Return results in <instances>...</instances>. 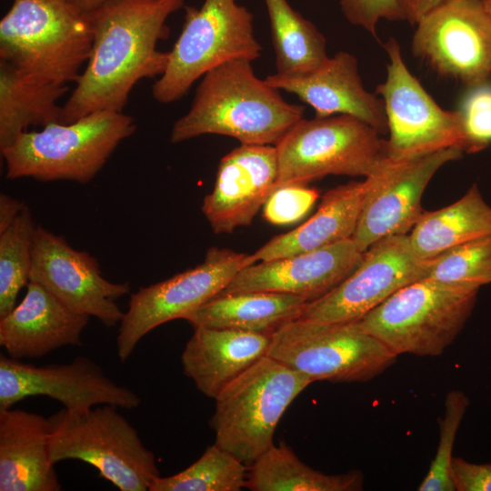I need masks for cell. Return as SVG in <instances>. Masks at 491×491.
I'll use <instances>...</instances> for the list:
<instances>
[{"label": "cell", "instance_id": "7", "mask_svg": "<svg viewBox=\"0 0 491 491\" xmlns=\"http://www.w3.org/2000/svg\"><path fill=\"white\" fill-rule=\"evenodd\" d=\"M313 381L265 356L215 398V443L252 464L274 445V434L293 400Z\"/></svg>", "mask_w": 491, "mask_h": 491}, {"label": "cell", "instance_id": "26", "mask_svg": "<svg viewBox=\"0 0 491 491\" xmlns=\"http://www.w3.org/2000/svg\"><path fill=\"white\" fill-rule=\"evenodd\" d=\"M68 85L28 75L0 60V150L30 125L60 123V98Z\"/></svg>", "mask_w": 491, "mask_h": 491}, {"label": "cell", "instance_id": "18", "mask_svg": "<svg viewBox=\"0 0 491 491\" xmlns=\"http://www.w3.org/2000/svg\"><path fill=\"white\" fill-rule=\"evenodd\" d=\"M277 175L275 145L241 144L224 155L201 207L214 233L249 225L276 189Z\"/></svg>", "mask_w": 491, "mask_h": 491}, {"label": "cell", "instance_id": "5", "mask_svg": "<svg viewBox=\"0 0 491 491\" xmlns=\"http://www.w3.org/2000/svg\"><path fill=\"white\" fill-rule=\"evenodd\" d=\"M478 291L423 278L402 287L356 323L397 356H438L464 328Z\"/></svg>", "mask_w": 491, "mask_h": 491}, {"label": "cell", "instance_id": "39", "mask_svg": "<svg viewBox=\"0 0 491 491\" xmlns=\"http://www.w3.org/2000/svg\"><path fill=\"white\" fill-rule=\"evenodd\" d=\"M105 0H71L80 11L89 13L99 6Z\"/></svg>", "mask_w": 491, "mask_h": 491}, {"label": "cell", "instance_id": "11", "mask_svg": "<svg viewBox=\"0 0 491 491\" xmlns=\"http://www.w3.org/2000/svg\"><path fill=\"white\" fill-rule=\"evenodd\" d=\"M384 49L389 59L386 77L375 93L385 105L389 159L406 162L450 147L465 152L458 110H445L436 104L406 65L395 38L388 39Z\"/></svg>", "mask_w": 491, "mask_h": 491}, {"label": "cell", "instance_id": "23", "mask_svg": "<svg viewBox=\"0 0 491 491\" xmlns=\"http://www.w3.org/2000/svg\"><path fill=\"white\" fill-rule=\"evenodd\" d=\"M379 171L363 181L327 191L308 220L292 231L274 236L253 253L256 263L316 250L352 238Z\"/></svg>", "mask_w": 491, "mask_h": 491}, {"label": "cell", "instance_id": "24", "mask_svg": "<svg viewBox=\"0 0 491 491\" xmlns=\"http://www.w3.org/2000/svg\"><path fill=\"white\" fill-rule=\"evenodd\" d=\"M271 335L196 326L182 353L184 373L215 399L234 379L266 356Z\"/></svg>", "mask_w": 491, "mask_h": 491}, {"label": "cell", "instance_id": "28", "mask_svg": "<svg viewBox=\"0 0 491 491\" xmlns=\"http://www.w3.org/2000/svg\"><path fill=\"white\" fill-rule=\"evenodd\" d=\"M363 486L361 471L327 475L315 470L283 442L252 463L245 484L252 491H358Z\"/></svg>", "mask_w": 491, "mask_h": 491}, {"label": "cell", "instance_id": "1", "mask_svg": "<svg viewBox=\"0 0 491 491\" xmlns=\"http://www.w3.org/2000/svg\"><path fill=\"white\" fill-rule=\"evenodd\" d=\"M185 5V0H105L87 13L92 49L62 105L60 123L97 111L123 112L140 80L162 75L168 52L158 50L157 45L169 36V16Z\"/></svg>", "mask_w": 491, "mask_h": 491}, {"label": "cell", "instance_id": "35", "mask_svg": "<svg viewBox=\"0 0 491 491\" xmlns=\"http://www.w3.org/2000/svg\"><path fill=\"white\" fill-rule=\"evenodd\" d=\"M319 196L315 188L303 184H288L276 187L263 205L266 221L286 225L301 220L313 207Z\"/></svg>", "mask_w": 491, "mask_h": 491}, {"label": "cell", "instance_id": "16", "mask_svg": "<svg viewBox=\"0 0 491 491\" xmlns=\"http://www.w3.org/2000/svg\"><path fill=\"white\" fill-rule=\"evenodd\" d=\"M30 281L73 311L94 316L107 327L121 322L124 313L115 301L130 291L128 282L105 279L89 253L74 249L63 236L40 225L34 233Z\"/></svg>", "mask_w": 491, "mask_h": 491}, {"label": "cell", "instance_id": "13", "mask_svg": "<svg viewBox=\"0 0 491 491\" xmlns=\"http://www.w3.org/2000/svg\"><path fill=\"white\" fill-rule=\"evenodd\" d=\"M412 51L471 88L491 76V16L482 0H447L417 24Z\"/></svg>", "mask_w": 491, "mask_h": 491}, {"label": "cell", "instance_id": "21", "mask_svg": "<svg viewBox=\"0 0 491 491\" xmlns=\"http://www.w3.org/2000/svg\"><path fill=\"white\" fill-rule=\"evenodd\" d=\"M89 318L29 281L23 300L0 317V345L12 358H39L65 346L81 345Z\"/></svg>", "mask_w": 491, "mask_h": 491}, {"label": "cell", "instance_id": "32", "mask_svg": "<svg viewBox=\"0 0 491 491\" xmlns=\"http://www.w3.org/2000/svg\"><path fill=\"white\" fill-rule=\"evenodd\" d=\"M424 278L475 289L491 284V235L461 245L428 260Z\"/></svg>", "mask_w": 491, "mask_h": 491}, {"label": "cell", "instance_id": "33", "mask_svg": "<svg viewBox=\"0 0 491 491\" xmlns=\"http://www.w3.org/2000/svg\"><path fill=\"white\" fill-rule=\"evenodd\" d=\"M469 406L465 393L452 390L445 400V414L439 422L438 446L418 491H455L452 480L453 447L458 428Z\"/></svg>", "mask_w": 491, "mask_h": 491}, {"label": "cell", "instance_id": "29", "mask_svg": "<svg viewBox=\"0 0 491 491\" xmlns=\"http://www.w3.org/2000/svg\"><path fill=\"white\" fill-rule=\"evenodd\" d=\"M270 21L276 74L300 75L319 68L327 59L326 39L287 0H264Z\"/></svg>", "mask_w": 491, "mask_h": 491}, {"label": "cell", "instance_id": "38", "mask_svg": "<svg viewBox=\"0 0 491 491\" xmlns=\"http://www.w3.org/2000/svg\"><path fill=\"white\" fill-rule=\"evenodd\" d=\"M25 206L23 202L6 195H0V233L8 228Z\"/></svg>", "mask_w": 491, "mask_h": 491}, {"label": "cell", "instance_id": "2", "mask_svg": "<svg viewBox=\"0 0 491 491\" xmlns=\"http://www.w3.org/2000/svg\"><path fill=\"white\" fill-rule=\"evenodd\" d=\"M305 112L258 78L251 61L235 59L201 77L188 112L172 126L170 141L220 135L244 145H276Z\"/></svg>", "mask_w": 491, "mask_h": 491}, {"label": "cell", "instance_id": "36", "mask_svg": "<svg viewBox=\"0 0 491 491\" xmlns=\"http://www.w3.org/2000/svg\"><path fill=\"white\" fill-rule=\"evenodd\" d=\"M339 5L349 24L373 35L381 20H402L396 0H339Z\"/></svg>", "mask_w": 491, "mask_h": 491}, {"label": "cell", "instance_id": "15", "mask_svg": "<svg viewBox=\"0 0 491 491\" xmlns=\"http://www.w3.org/2000/svg\"><path fill=\"white\" fill-rule=\"evenodd\" d=\"M34 396H48L75 412L99 405L135 409L141 403L135 392L112 381L87 356H76L66 364L36 366L1 354L0 410Z\"/></svg>", "mask_w": 491, "mask_h": 491}, {"label": "cell", "instance_id": "17", "mask_svg": "<svg viewBox=\"0 0 491 491\" xmlns=\"http://www.w3.org/2000/svg\"><path fill=\"white\" fill-rule=\"evenodd\" d=\"M463 153L450 147L406 162L391 160L384 166L352 237L359 249L365 252L383 238L408 235L424 212L421 199L426 185L443 165Z\"/></svg>", "mask_w": 491, "mask_h": 491}, {"label": "cell", "instance_id": "19", "mask_svg": "<svg viewBox=\"0 0 491 491\" xmlns=\"http://www.w3.org/2000/svg\"><path fill=\"white\" fill-rule=\"evenodd\" d=\"M364 252L353 238L291 256L261 261L241 269L220 294L264 291L315 301L344 281Z\"/></svg>", "mask_w": 491, "mask_h": 491}, {"label": "cell", "instance_id": "22", "mask_svg": "<svg viewBox=\"0 0 491 491\" xmlns=\"http://www.w3.org/2000/svg\"><path fill=\"white\" fill-rule=\"evenodd\" d=\"M48 418L22 409L0 410V490L59 491L50 459Z\"/></svg>", "mask_w": 491, "mask_h": 491}, {"label": "cell", "instance_id": "9", "mask_svg": "<svg viewBox=\"0 0 491 491\" xmlns=\"http://www.w3.org/2000/svg\"><path fill=\"white\" fill-rule=\"evenodd\" d=\"M366 122L348 115L299 120L275 145L276 187L306 185L328 175L368 177L391 160L386 141Z\"/></svg>", "mask_w": 491, "mask_h": 491}, {"label": "cell", "instance_id": "6", "mask_svg": "<svg viewBox=\"0 0 491 491\" xmlns=\"http://www.w3.org/2000/svg\"><path fill=\"white\" fill-rule=\"evenodd\" d=\"M117 408H63L49 416L51 462L80 460L121 491L149 490L160 476L155 455Z\"/></svg>", "mask_w": 491, "mask_h": 491}, {"label": "cell", "instance_id": "37", "mask_svg": "<svg viewBox=\"0 0 491 491\" xmlns=\"http://www.w3.org/2000/svg\"><path fill=\"white\" fill-rule=\"evenodd\" d=\"M447 0H396L402 20L416 25L425 15Z\"/></svg>", "mask_w": 491, "mask_h": 491}, {"label": "cell", "instance_id": "31", "mask_svg": "<svg viewBox=\"0 0 491 491\" xmlns=\"http://www.w3.org/2000/svg\"><path fill=\"white\" fill-rule=\"evenodd\" d=\"M35 227L25 205L13 224L0 233V317L15 306L19 292L30 281Z\"/></svg>", "mask_w": 491, "mask_h": 491}, {"label": "cell", "instance_id": "8", "mask_svg": "<svg viewBox=\"0 0 491 491\" xmlns=\"http://www.w3.org/2000/svg\"><path fill=\"white\" fill-rule=\"evenodd\" d=\"M181 33L168 52L165 71L152 86L162 104L181 99L211 69L235 59H258L254 15L237 0H205L201 7L185 5Z\"/></svg>", "mask_w": 491, "mask_h": 491}, {"label": "cell", "instance_id": "4", "mask_svg": "<svg viewBox=\"0 0 491 491\" xmlns=\"http://www.w3.org/2000/svg\"><path fill=\"white\" fill-rule=\"evenodd\" d=\"M93 30L71 0H14L0 21V60L50 82H76Z\"/></svg>", "mask_w": 491, "mask_h": 491}, {"label": "cell", "instance_id": "3", "mask_svg": "<svg viewBox=\"0 0 491 491\" xmlns=\"http://www.w3.org/2000/svg\"><path fill=\"white\" fill-rule=\"evenodd\" d=\"M136 130L123 112L97 111L69 123L25 131L1 149L5 177L85 184L104 167L119 144Z\"/></svg>", "mask_w": 491, "mask_h": 491}, {"label": "cell", "instance_id": "20", "mask_svg": "<svg viewBox=\"0 0 491 491\" xmlns=\"http://www.w3.org/2000/svg\"><path fill=\"white\" fill-rule=\"evenodd\" d=\"M271 86L296 95L310 105L317 117L348 115L387 133V120L382 98L367 91L361 81L355 55L340 51L316 70L300 75L276 73L264 78Z\"/></svg>", "mask_w": 491, "mask_h": 491}, {"label": "cell", "instance_id": "25", "mask_svg": "<svg viewBox=\"0 0 491 491\" xmlns=\"http://www.w3.org/2000/svg\"><path fill=\"white\" fill-rule=\"evenodd\" d=\"M308 302L295 295L251 291L219 294L184 319L194 327L237 329L272 335L301 316Z\"/></svg>", "mask_w": 491, "mask_h": 491}, {"label": "cell", "instance_id": "40", "mask_svg": "<svg viewBox=\"0 0 491 491\" xmlns=\"http://www.w3.org/2000/svg\"><path fill=\"white\" fill-rule=\"evenodd\" d=\"M488 14L490 15L491 16V0H482Z\"/></svg>", "mask_w": 491, "mask_h": 491}, {"label": "cell", "instance_id": "27", "mask_svg": "<svg viewBox=\"0 0 491 491\" xmlns=\"http://www.w3.org/2000/svg\"><path fill=\"white\" fill-rule=\"evenodd\" d=\"M491 235V206L474 184L455 203L424 211L408 234L416 256L424 261L468 242Z\"/></svg>", "mask_w": 491, "mask_h": 491}, {"label": "cell", "instance_id": "14", "mask_svg": "<svg viewBox=\"0 0 491 491\" xmlns=\"http://www.w3.org/2000/svg\"><path fill=\"white\" fill-rule=\"evenodd\" d=\"M428 261L414 253L408 235L383 238L364 252L357 267L322 297L306 304L301 318L356 322L402 287L426 276Z\"/></svg>", "mask_w": 491, "mask_h": 491}, {"label": "cell", "instance_id": "34", "mask_svg": "<svg viewBox=\"0 0 491 491\" xmlns=\"http://www.w3.org/2000/svg\"><path fill=\"white\" fill-rule=\"evenodd\" d=\"M465 152H479L491 144V84L469 88L458 109Z\"/></svg>", "mask_w": 491, "mask_h": 491}, {"label": "cell", "instance_id": "10", "mask_svg": "<svg viewBox=\"0 0 491 491\" xmlns=\"http://www.w3.org/2000/svg\"><path fill=\"white\" fill-rule=\"evenodd\" d=\"M266 356L313 382H366L395 364L397 356L356 322L297 318L271 335Z\"/></svg>", "mask_w": 491, "mask_h": 491}, {"label": "cell", "instance_id": "30", "mask_svg": "<svg viewBox=\"0 0 491 491\" xmlns=\"http://www.w3.org/2000/svg\"><path fill=\"white\" fill-rule=\"evenodd\" d=\"M246 475L244 462L214 443L185 470L156 478L149 491H239Z\"/></svg>", "mask_w": 491, "mask_h": 491}, {"label": "cell", "instance_id": "12", "mask_svg": "<svg viewBox=\"0 0 491 491\" xmlns=\"http://www.w3.org/2000/svg\"><path fill=\"white\" fill-rule=\"evenodd\" d=\"M251 255L210 247L204 261L168 279L140 287L130 296L116 338L124 362L150 331L189 313L219 295L243 268L255 264Z\"/></svg>", "mask_w": 491, "mask_h": 491}]
</instances>
